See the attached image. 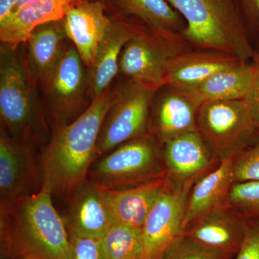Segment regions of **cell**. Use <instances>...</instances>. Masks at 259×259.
<instances>
[{"label":"cell","mask_w":259,"mask_h":259,"mask_svg":"<svg viewBox=\"0 0 259 259\" xmlns=\"http://www.w3.org/2000/svg\"><path fill=\"white\" fill-rule=\"evenodd\" d=\"M232 171L235 183L259 182V139L233 160Z\"/></svg>","instance_id":"cell-28"},{"label":"cell","mask_w":259,"mask_h":259,"mask_svg":"<svg viewBox=\"0 0 259 259\" xmlns=\"http://www.w3.org/2000/svg\"><path fill=\"white\" fill-rule=\"evenodd\" d=\"M73 0H19L13 14L0 24L3 45L17 48L39 25L64 19Z\"/></svg>","instance_id":"cell-18"},{"label":"cell","mask_w":259,"mask_h":259,"mask_svg":"<svg viewBox=\"0 0 259 259\" xmlns=\"http://www.w3.org/2000/svg\"><path fill=\"white\" fill-rule=\"evenodd\" d=\"M69 198L64 219L69 234L101 239L114 224L105 190L87 180Z\"/></svg>","instance_id":"cell-14"},{"label":"cell","mask_w":259,"mask_h":259,"mask_svg":"<svg viewBox=\"0 0 259 259\" xmlns=\"http://www.w3.org/2000/svg\"><path fill=\"white\" fill-rule=\"evenodd\" d=\"M73 44L66 47L54 69L40 83L55 127L70 123L83 111L89 72Z\"/></svg>","instance_id":"cell-9"},{"label":"cell","mask_w":259,"mask_h":259,"mask_svg":"<svg viewBox=\"0 0 259 259\" xmlns=\"http://www.w3.org/2000/svg\"><path fill=\"white\" fill-rule=\"evenodd\" d=\"M69 235L71 259H105L101 239Z\"/></svg>","instance_id":"cell-29"},{"label":"cell","mask_w":259,"mask_h":259,"mask_svg":"<svg viewBox=\"0 0 259 259\" xmlns=\"http://www.w3.org/2000/svg\"><path fill=\"white\" fill-rule=\"evenodd\" d=\"M19 0H0V24L13 14Z\"/></svg>","instance_id":"cell-33"},{"label":"cell","mask_w":259,"mask_h":259,"mask_svg":"<svg viewBox=\"0 0 259 259\" xmlns=\"http://www.w3.org/2000/svg\"><path fill=\"white\" fill-rule=\"evenodd\" d=\"M202 104L193 92L164 85L153 98L148 133L162 144L197 131V115Z\"/></svg>","instance_id":"cell-11"},{"label":"cell","mask_w":259,"mask_h":259,"mask_svg":"<svg viewBox=\"0 0 259 259\" xmlns=\"http://www.w3.org/2000/svg\"><path fill=\"white\" fill-rule=\"evenodd\" d=\"M105 259H141L142 229L113 226L101 238Z\"/></svg>","instance_id":"cell-25"},{"label":"cell","mask_w":259,"mask_h":259,"mask_svg":"<svg viewBox=\"0 0 259 259\" xmlns=\"http://www.w3.org/2000/svg\"><path fill=\"white\" fill-rule=\"evenodd\" d=\"M161 151L166 178L180 185H194L221 163L197 131L163 143Z\"/></svg>","instance_id":"cell-13"},{"label":"cell","mask_w":259,"mask_h":259,"mask_svg":"<svg viewBox=\"0 0 259 259\" xmlns=\"http://www.w3.org/2000/svg\"><path fill=\"white\" fill-rule=\"evenodd\" d=\"M144 25L131 19L118 17L111 20L100 44L93 68L89 70V93L92 101L105 93L119 73L121 53L127 42Z\"/></svg>","instance_id":"cell-17"},{"label":"cell","mask_w":259,"mask_h":259,"mask_svg":"<svg viewBox=\"0 0 259 259\" xmlns=\"http://www.w3.org/2000/svg\"><path fill=\"white\" fill-rule=\"evenodd\" d=\"M1 259H49L45 257L40 256L32 253H19L11 255L9 257H5V258H1Z\"/></svg>","instance_id":"cell-34"},{"label":"cell","mask_w":259,"mask_h":259,"mask_svg":"<svg viewBox=\"0 0 259 259\" xmlns=\"http://www.w3.org/2000/svg\"><path fill=\"white\" fill-rule=\"evenodd\" d=\"M193 49L180 34L143 26L126 44L119 61V73L127 79L159 90L167 67L176 56Z\"/></svg>","instance_id":"cell-8"},{"label":"cell","mask_w":259,"mask_h":259,"mask_svg":"<svg viewBox=\"0 0 259 259\" xmlns=\"http://www.w3.org/2000/svg\"><path fill=\"white\" fill-rule=\"evenodd\" d=\"M106 0H73V2H87V3H93V2H100L105 3Z\"/></svg>","instance_id":"cell-35"},{"label":"cell","mask_w":259,"mask_h":259,"mask_svg":"<svg viewBox=\"0 0 259 259\" xmlns=\"http://www.w3.org/2000/svg\"><path fill=\"white\" fill-rule=\"evenodd\" d=\"M114 95L115 90L109 88L76 120L56 128L42 153L40 190L52 196H69L88 180L102 122Z\"/></svg>","instance_id":"cell-1"},{"label":"cell","mask_w":259,"mask_h":259,"mask_svg":"<svg viewBox=\"0 0 259 259\" xmlns=\"http://www.w3.org/2000/svg\"><path fill=\"white\" fill-rule=\"evenodd\" d=\"M197 132L220 162L233 160L259 139V131L244 100L203 102Z\"/></svg>","instance_id":"cell-6"},{"label":"cell","mask_w":259,"mask_h":259,"mask_svg":"<svg viewBox=\"0 0 259 259\" xmlns=\"http://www.w3.org/2000/svg\"><path fill=\"white\" fill-rule=\"evenodd\" d=\"M38 174L30 144L13 139L1 126L0 207H10L32 194Z\"/></svg>","instance_id":"cell-12"},{"label":"cell","mask_w":259,"mask_h":259,"mask_svg":"<svg viewBox=\"0 0 259 259\" xmlns=\"http://www.w3.org/2000/svg\"><path fill=\"white\" fill-rule=\"evenodd\" d=\"M105 10V3L100 2H72L63 19L68 39L89 70L111 23Z\"/></svg>","instance_id":"cell-16"},{"label":"cell","mask_w":259,"mask_h":259,"mask_svg":"<svg viewBox=\"0 0 259 259\" xmlns=\"http://www.w3.org/2000/svg\"><path fill=\"white\" fill-rule=\"evenodd\" d=\"M166 178L119 190H107L114 224L142 229L166 185Z\"/></svg>","instance_id":"cell-21"},{"label":"cell","mask_w":259,"mask_h":259,"mask_svg":"<svg viewBox=\"0 0 259 259\" xmlns=\"http://www.w3.org/2000/svg\"><path fill=\"white\" fill-rule=\"evenodd\" d=\"M234 256L199 244L182 233L167 248L162 259H233Z\"/></svg>","instance_id":"cell-27"},{"label":"cell","mask_w":259,"mask_h":259,"mask_svg":"<svg viewBox=\"0 0 259 259\" xmlns=\"http://www.w3.org/2000/svg\"><path fill=\"white\" fill-rule=\"evenodd\" d=\"M253 61L241 62L221 70L190 90L203 102L244 100L255 76Z\"/></svg>","instance_id":"cell-23"},{"label":"cell","mask_w":259,"mask_h":259,"mask_svg":"<svg viewBox=\"0 0 259 259\" xmlns=\"http://www.w3.org/2000/svg\"><path fill=\"white\" fill-rule=\"evenodd\" d=\"M119 13L146 28L181 34L185 28L182 15L166 0H110Z\"/></svg>","instance_id":"cell-24"},{"label":"cell","mask_w":259,"mask_h":259,"mask_svg":"<svg viewBox=\"0 0 259 259\" xmlns=\"http://www.w3.org/2000/svg\"><path fill=\"white\" fill-rule=\"evenodd\" d=\"M233 259H259V219L248 220L244 239Z\"/></svg>","instance_id":"cell-30"},{"label":"cell","mask_w":259,"mask_h":259,"mask_svg":"<svg viewBox=\"0 0 259 259\" xmlns=\"http://www.w3.org/2000/svg\"><path fill=\"white\" fill-rule=\"evenodd\" d=\"M248 220L223 205L190 223L183 233L199 244L235 256L241 248Z\"/></svg>","instance_id":"cell-15"},{"label":"cell","mask_w":259,"mask_h":259,"mask_svg":"<svg viewBox=\"0 0 259 259\" xmlns=\"http://www.w3.org/2000/svg\"><path fill=\"white\" fill-rule=\"evenodd\" d=\"M157 90L131 79L115 89L100 129L96 158L148 134L151 105Z\"/></svg>","instance_id":"cell-7"},{"label":"cell","mask_w":259,"mask_h":259,"mask_svg":"<svg viewBox=\"0 0 259 259\" xmlns=\"http://www.w3.org/2000/svg\"><path fill=\"white\" fill-rule=\"evenodd\" d=\"M185 22L181 36L196 49L250 62L255 47L235 0H166Z\"/></svg>","instance_id":"cell-3"},{"label":"cell","mask_w":259,"mask_h":259,"mask_svg":"<svg viewBox=\"0 0 259 259\" xmlns=\"http://www.w3.org/2000/svg\"><path fill=\"white\" fill-rule=\"evenodd\" d=\"M227 204L245 219H259V182L234 183Z\"/></svg>","instance_id":"cell-26"},{"label":"cell","mask_w":259,"mask_h":259,"mask_svg":"<svg viewBox=\"0 0 259 259\" xmlns=\"http://www.w3.org/2000/svg\"><path fill=\"white\" fill-rule=\"evenodd\" d=\"M232 161L221 162L217 168L194 184L186 203L183 229L206 212L226 205L235 183Z\"/></svg>","instance_id":"cell-22"},{"label":"cell","mask_w":259,"mask_h":259,"mask_svg":"<svg viewBox=\"0 0 259 259\" xmlns=\"http://www.w3.org/2000/svg\"><path fill=\"white\" fill-rule=\"evenodd\" d=\"M1 258L32 253L49 259H71L69 235L52 195L40 190L0 207Z\"/></svg>","instance_id":"cell-2"},{"label":"cell","mask_w":259,"mask_h":259,"mask_svg":"<svg viewBox=\"0 0 259 259\" xmlns=\"http://www.w3.org/2000/svg\"><path fill=\"white\" fill-rule=\"evenodd\" d=\"M246 26L253 44L259 37V0H240Z\"/></svg>","instance_id":"cell-31"},{"label":"cell","mask_w":259,"mask_h":259,"mask_svg":"<svg viewBox=\"0 0 259 259\" xmlns=\"http://www.w3.org/2000/svg\"><path fill=\"white\" fill-rule=\"evenodd\" d=\"M255 66V76L249 93L244 99L257 128L259 131V53L255 51L253 60Z\"/></svg>","instance_id":"cell-32"},{"label":"cell","mask_w":259,"mask_h":259,"mask_svg":"<svg viewBox=\"0 0 259 259\" xmlns=\"http://www.w3.org/2000/svg\"><path fill=\"white\" fill-rule=\"evenodd\" d=\"M241 62L225 53L192 49L176 56L169 63L164 85L192 90L221 70Z\"/></svg>","instance_id":"cell-19"},{"label":"cell","mask_w":259,"mask_h":259,"mask_svg":"<svg viewBox=\"0 0 259 259\" xmlns=\"http://www.w3.org/2000/svg\"><path fill=\"white\" fill-rule=\"evenodd\" d=\"M166 177L161 143L150 133L107 153L88 175L90 181L107 190L132 188Z\"/></svg>","instance_id":"cell-5"},{"label":"cell","mask_w":259,"mask_h":259,"mask_svg":"<svg viewBox=\"0 0 259 259\" xmlns=\"http://www.w3.org/2000/svg\"><path fill=\"white\" fill-rule=\"evenodd\" d=\"M69 40L64 20L50 22L37 26L27 44V65L33 84L40 83L59 61Z\"/></svg>","instance_id":"cell-20"},{"label":"cell","mask_w":259,"mask_h":259,"mask_svg":"<svg viewBox=\"0 0 259 259\" xmlns=\"http://www.w3.org/2000/svg\"><path fill=\"white\" fill-rule=\"evenodd\" d=\"M17 48L3 45L0 63L1 126L20 142L30 144L41 141L47 127L34 96L26 66L16 53Z\"/></svg>","instance_id":"cell-4"},{"label":"cell","mask_w":259,"mask_h":259,"mask_svg":"<svg viewBox=\"0 0 259 259\" xmlns=\"http://www.w3.org/2000/svg\"><path fill=\"white\" fill-rule=\"evenodd\" d=\"M255 51L259 53V37L254 42Z\"/></svg>","instance_id":"cell-36"},{"label":"cell","mask_w":259,"mask_h":259,"mask_svg":"<svg viewBox=\"0 0 259 259\" xmlns=\"http://www.w3.org/2000/svg\"><path fill=\"white\" fill-rule=\"evenodd\" d=\"M193 185L174 183L166 179L142 228L141 259H162L167 248L183 233L186 203Z\"/></svg>","instance_id":"cell-10"}]
</instances>
